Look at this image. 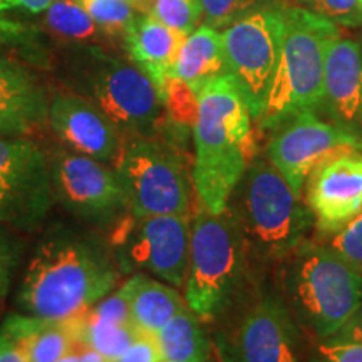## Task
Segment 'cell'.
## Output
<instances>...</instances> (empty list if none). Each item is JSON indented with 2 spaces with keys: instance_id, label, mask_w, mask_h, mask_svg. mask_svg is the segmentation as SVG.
<instances>
[{
  "instance_id": "cell-14",
  "label": "cell",
  "mask_w": 362,
  "mask_h": 362,
  "mask_svg": "<svg viewBox=\"0 0 362 362\" xmlns=\"http://www.w3.org/2000/svg\"><path fill=\"white\" fill-rule=\"evenodd\" d=\"M52 188L78 215L88 218H111L126 206L116 171L107 170L94 158L64 153L51 168Z\"/></svg>"
},
{
  "instance_id": "cell-25",
  "label": "cell",
  "mask_w": 362,
  "mask_h": 362,
  "mask_svg": "<svg viewBox=\"0 0 362 362\" xmlns=\"http://www.w3.org/2000/svg\"><path fill=\"white\" fill-rule=\"evenodd\" d=\"M45 24L59 37L69 40H88L96 35V22L78 2L54 0L45 8Z\"/></svg>"
},
{
  "instance_id": "cell-7",
  "label": "cell",
  "mask_w": 362,
  "mask_h": 362,
  "mask_svg": "<svg viewBox=\"0 0 362 362\" xmlns=\"http://www.w3.org/2000/svg\"><path fill=\"white\" fill-rule=\"evenodd\" d=\"M116 176L126 206L136 220L158 215L188 218L192 183L185 165L171 149L148 139H133L121 148Z\"/></svg>"
},
{
  "instance_id": "cell-1",
  "label": "cell",
  "mask_w": 362,
  "mask_h": 362,
  "mask_svg": "<svg viewBox=\"0 0 362 362\" xmlns=\"http://www.w3.org/2000/svg\"><path fill=\"white\" fill-rule=\"evenodd\" d=\"M197 94L192 181L203 210L220 215L253 160V117L242 89L230 74L203 84Z\"/></svg>"
},
{
  "instance_id": "cell-8",
  "label": "cell",
  "mask_w": 362,
  "mask_h": 362,
  "mask_svg": "<svg viewBox=\"0 0 362 362\" xmlns=\"http://www.w3.org/2000/svg\"><path fill=\"white\" fill-rule=\"evenodd\" d=\"M282 8H259L221 33L230 76L259 119L282 47Z\"/></svg>"
},
{
  "instance_id": "cell-3",
  "label": "cell",
  "mask_w": 362,
  "mask_h": 362,
  "mask_svg": "<svg viewBox=\"0 0 362 362\" xmlns=\"http://www.w3.org/2000/svg\"><path fill=\"white\" fill-rule=\"evenodd\" d=\"M228 205L245 250L267 262L292 255L314 218L279 170L262 160H252Z\"/></svg>"
},
{
  "instance_id": "cell-24",
  "label": "cell",
  "mask_w": 362,
  "mask_h": 362,
  "mask_svg": "<svg viewBox=\"0 0 362 362\" xmlns=\"http://www.w3.org/2000/svg\"><path fill=\"white\" fill-rule=\"evenodd\" d=\"M161 362H210L211 346L202 320L188 307L156 334Z\"/></svg>"
},
{
  "instance_id": "cell-41",
  "label": "cell",
  "mask_w": 362,
  "mask_h": 362,
  "mask_svg": "<svg viewBox=\"0 0 362 362\" xmlns=\"http://www.w3.org/2000/svg\"><path fill=\"white\" fill-rule=\"evenodd\" d=\"M359 4H361V8H362V0H359Z\"/></svg>"
},
{
  "instance_id": "cell-2",
  "label": "cell",
  "mask_w": 362,
  "mask_h": 362,
  "mask_svg": "<svg viewBox=\"0 0 362 362\" xmlns=\"http://www.w3.org/2000/svg\"><path fill=\"white\" fill-rule=\"evenodd\" d=\"M116 272L101 248L74 237L44 242L33 257L19 293L22 309L42 319H67L103 300Z\"/></svg>"
},
{
  "instance_id": "cell-36",
  "label": "cell",
  "mask_w": 362,
  "mask_h": 362,
  "mask_svg": "<svg viewBox=\"0 0 362 362\" xmlns=\"http://www.w3.org/2000/svg\"><path fill=\"white\" fill-rule=\"evenodd\" d=\"M0 362H29L24 344L4 330H0Z\"/></svg>"
},
{
  "instance_id": "cell-9",
  "label": "cell",
  "mask_w": 362,
  "mask_h": 362,
  "mask_svg": "<svg viewBox=\"0 0 362 362\" xmlns=\"http://www.w3.org/2000/svg\"><path fill=\"white\" fill-rule=\"evenodd\" d=\"M275 129L269 144L270 163L300 197L307 178L320 163L341 153H362V143L356 136L319 119L314 111L288 117Z\"/></svg>"
},
{
  "instance_id": "cell-16",
  "label": "cell",
  "mask_w": 362,
  "mask_h": 362,
  "mask_svg": "<svg viewBox=\"0 0 362 362\" xmlns=\"http://www.w3.org/2000/svg\"><path fill=\"white\" fill-rule=\"evenodd\" d=\"M324 107L332 124L362 143V51L351 39L332 40L325 54Z\"/></svg>"
},
{
  "instance_id": "cell-28",
  "label": "cell",
  "mask_w": 362,
  "mask_h": 362,
  "mask_svg": "<svg viewBox=\"0 0 362 362\" xmlns=\"http://www.w3.org/2000/svg\"><path fill=\"white\" fill-rule=\"evenodd\" d=\"M149 13L183 35L192 34L202 22L198 0H153Z\"/></svg>"
},
{
  "instance_id": "cell-30",
  "label": "cell",
  "mask_w": 362,
  "mask_h": 362,
  "mask_svg": "<svg viewBox=\"0 0 362 362\" xmlns=\"http://www.w3.org/2000/svg\"><path fill=\"white\" fill-rule=\"evenodd\" d=\"M325 247L344 264L362 275V214L334 233Z\"/></svg>"
},
{
  "instance_id": "cell-32",
  "label": "cell",
  "mask_w": 362,
  "mask_h": 362,
  "mask_svg": "<svg viewBox=\"0 0 362 362\" xmlns=\"http://www.w3.org/2000/svg\"><path fill=\"white\" fill-rule=\"evenodd\" d=\"M111 362H161L156 334L141 332L123 354Z\"/></svg>"
},
{
  "instance_id": "cell-40",
  "label": "cell",
  "mask_w": 362,
  "mask_h": 362,
  "mask_svg": "<svg viewBox=\"0 0 362 362\" xmlns=\"http://www.w3.org/2000/svg\"><path fill=\"white\" fill-rule=\"evenodd\" d=\"M69 2H78V4H79V2H81V0H69Z\"/></svg>"
},
{
  "instance_id": "cell-33",
  "label": "cell",
  "mask_w": 362,
  "mask_h": 362,
  "mask_svg": "<svg viewBox=\"0 0 362 362\" xmlns=\"http://www.w3.org/2000/svg\"><path fill=\"white\" fill-rule=\"evenodd\" d=\"M315 362H362V344L324 341L317 349Z\"/></svg>"
},
{
  "instance_id": "cell-22",
  "label": "cell",
  "mask_w": 362,
  "mask_h": 362,
  "mask_svg": "<svg viewBox=\"0 0 362 362\" xmlns=\"http://www.w3.org/2000/svg\"><path fill=\"white\" fill-rule=\"evenodd\" d=\"M0 330L24 344L29 362H57L78 342L72 334L69 317L42 319L35 315H12Z\"/></svg>"
},
{
  "instance_id": "cell-17",
  "label": "cell",
  "mask_w": 362,
  "mask_h": 362,
  "mask_svg": "<svg viewBox=\"0 0 362 362\" xmlns=\"http://www.w3.org/2000/svg\"><path fill=\"white\" fill-rule=\"evenodd\" d=\"M47 117L59 138L81 155L116 163L123 148L119 129L96 104L76 96H59L49 106Z\"/></svg>"
},
{
  "instance_id": "cell-21",
  "label": "cell",
  "mask_w": 362,
  "mask_h": 362,
  "mask_svg": "<svg viewBox=\"0 0 362 362\" xmlns=\"http://www.w3.org/2000/svg\"><path fill=\"white\" fill-rule=\"evenodd\" d=\"M128 302L131 319L143 332L158 334L187 304L173 287L146 275H134L121 287Z\"/></svg>"
},
{
  "instance_id": "cell-4",
  "label": "cell",
  "mask_w": 362,
  "mask_h": 362,
  "mask_svg": "<svg viewBox=\"0 0 362 362\" xmlns=\"http://www.w3.org/2000/svg\"><path fill=\"white\" fill-rule=\"evenodd\" d=\"M282 47L259 117L262 128H275L288 117L320 106L325 54L339 37L334 22L307 8L282 7Z\"/></svg>"
},
{
  "instance_id": "cell-29",
  "label": "cell",
  "mask_w": 362,
  "mask_h": 362,
  "mask_svg": "<svg viewBox=\"0 0 362 362\" xmlns=\"http://www.w3.org/2000/svg\"><path fill=\"white\" fill-rule=\"evenodd\" d=\"M203 24L208 27H228L248 13L259 11L262 0H198Z\"/></svg>"
},
{
  "instance_id": "cell-5",
  "label": "cell",
  "mask_w": 362,
  "mask_h": 362,
  "mask_svg": "<svg viewBox=\"0 0 362 362\" xmlns=\"http://www.w3.org/2000/svg\"><path fill=\"white\" fill-rule=\"evenodd\" d=\"M285 288L300 319L322 341L362 305V275L327 247H298L287 267Z\"/></svg>"
},
{
  "instance_id": "cell-12",
  "label": "cell",
  "mask_w": 362,
  "mask_h": 362,
  "mask_svg": "<svg viewBox=\"0 0 362 362\" xmlns=\"http://www.w3.org/2000/svg\"><path fill=\"white\" fill-rule=\"evenodd\" d=\"M307 205L319 233L334 235L362 214V153L330 156L309 175Z\"/></svg>"
},
{
  "instance_id": "cell-39",
  "label": "cell",
  "mask_w": 362,
  "mask_h": 362,
  "mask_svg": "<svg viewBox=\"0 0 362 362\" xmlns=\"http://www.w3.org/2000/svg\"><path fill=\"white\" fill-rule=\"evenodd\" d=\"M134 2H136V6L139 7V11H141V12L151 11L153 0H134Z\"/></svg>"
},
{
  "instance_id": "cell-10",
  "label": "cell",
  "mask_w": 362,
  "mask_h": 362,
  "mask_svg": "<svg viewBox=\"0 0 362 362\" xmlns=\"http://www.w3.org/2000/svg\"><path fill=\"white\" fill-rule=\"evenodd\" d=\"M52 205V175L44 153L24 139H0V223L33 228Z\"/></svg>"
},
{
  "instance_id": "cell-38",
  "label": "cell",
  "mask_w": 362,
  "mask_h": 362,
  "mask_svg": "<svg viewBox=\"0 0 362 362\" xmlns=\"http://www.w3.org/2000/svg\"><path fill=\"white\" fill-rule=\"evenodd\" d=\"M57 362H107L98 351L90 349L86 344L76 342L72 349Z\"/></svg>"
},
{
  "instance_id": "cell-37",
  "label": "cell",
  "mask_w": 362,
  "mask_h": 362,
  "mask_svg": "<svg viewBox=\"0 0 362 362\" xmlns=\"http://www.w3.org/2000/svg\"><path fill=\"white\" fill-rule=\"evenodd\" d=\"M54 0H0V13L11 11H25L39 13L47 8Z\"/></svg>"
},
{
  "instance_id": "cell-34",
  "label": "cell",
  "mask_w": 362,
  "mask_h": 362,
  "mask_svg": "<svg viewBox=\"0 0 362 362\" xmlns=\"http://www.w3.org/2000/svg\"><path fill=\"white\" fill-rule=\"evenodd\" d=\"M16 265V252L7 235L0 232V296L7 292L11 275Z\"/></svg>"
},
{
  "instance_id": "cell-6",
  "label": "cell",
  "mask_w": 362,
  "mask_h": 362,
  "mask_svg": "<svg viewBox=\"0 0 362 362\" xmlns=\"http://www.w3.org/2000/svg\"><path fill=\"white\" fill-rule=\"evenodd\" d=\"M245 245L226 210L211 215L202 208L193 221L187 274V304L203 322L215 320L237 292Z\"/></svg>"
},
{
  "instance_id": "cell-13",
  "label": "cell",
  "mask_w": 362,
  "mask_h": 362,
  "mask_svg": "<svg viewBox=\"0 0 362 362\" xmlns=\"http://www.w3.org/2000/svg\"><path fill=\"white\" fill-rule=\"evenodd\" d=\"M221 362H300L296 327L279 302L262 300L220 342Z\"/></svg>"
},
{
  "instance_id": "cell-31",
  "label": "cell",
  "mask_w": 362,
  "mask_h": 362,
  "mask_svg": "<svg viewBox=\"0 0 362 362\" xmlns=\"http://www.w3.org/2000/svg\"><path fill=\"white\" fill-rule=\"evenodd\" d=\"M310 12L334 24H362L359 0H302Z\"/></svg>"
},
{
  "instance_id": "cell-26",
  "label": "cell",
  "mask_w": 362,
  "mask_h": 362,
  "mask_svg": "<svg viewBox=\"0 0 362 362\" xmlns=\"http://www.w3.org/2000/svg\"><path fill=\"white\" fill-rule=\"evenodd\" d=\"M81 4L96 25L110 35H124L141 12L134 0H81Z\"/></svg>"
},
{
  "instance_id": "cell-23",
  "label": "cell",
  "mask_w": 362,
  "mask_h": 362,
  "mask_svg": "<svg viewBox=\"0 0 362 362\" xmlns=\"http://www.w3.org/2000/svg\"><path fill=\"white\" fill-rule=\"evenodd\" d=\"M69 322L76 341L98 351L107 362L123 354L143 332L133 320L106 319L90 309L69 317Z\"/></svg>"
},
{
  "instance_id": "cell-18",
  "label": "cell",
  "mask_w": 362,
  "mask_h": 362,
  "mask_svg": "<svg viewBox=\"0 0 362 362\" xmlns=\"http://www.w3.org/2000/svg\"><path fill=\"white\" fill-rule=\"evenodd\" d=\"M40 84L21 66L0 57V136L29 134L47 119Z\"/></svg>"
},
{
  "instance_id": "cell-11",
  "label": "cell",
  "mask_w": 362,
  "mask_h": 362,
  "mask_svg": "<svg viewBox=\"0 0 362 362\" xmlns=\"http://www.w3.org/2000/svg\"><path fill=\"white\" fill-rule=\"evenodd\" d=\"M96 106L117 129L146 134L161 119L165 104L153 79L136 64L106 61L93 84Z\"/></svg>"
},
{
  "instance_id": "cell-35",
  "label": "cell",
  "mask_w": 362,
  "mask_h": 362,
  "mask_svg": "<svg viewBox=\"0 0 362 362\" xmlns=\"http://www.w3.org/2000/svg\"><path fill=\"white\" fill-rule=\"evenodd\" d=\"M327 342L362 344V305L351 315V319L332 337L327 339Z\"/></svg>"
},
{
  "instance_id": "cell-27",
  "label": "cell",
  "mask_w": 362,
  "mask_h": 362,
  "mask_svg": "<svg viewBox=\"0 0 362 362\" xmlns=\"http://www.w3.org/2000/svg\"><path fill=\"white\" fill-rule=\"evenodd\" d=\"M165 111L176 126L193 128L198 117V94L185 81L170 78L161 90Z\"/></svg>"
},
{
  "instance_id": "cell-20",
  "label": "cell",
  "mask_w": 362,
  "mask_h": 362,
  "mask_svg": "<svg viewBox=\"0 0 362 362\" xmlns=\"http://www.w3.org/2000/svg\"><path fill=\"white\" fill-rule=\"evenodd\" d=\"M226 74L230 71L218 30L203 24L185 37L175 59L171 78L185 81L197 93L203 84Z\"/></svg>"
},
{
  "instance_id": "cell-15",
  "label": "cell",
  "mask_w": 362,
  "mask_h": 362,
  "mask_svg": "<svg viewBox=\"0 0 362 362\" xmlns=\"http://www.w3.org/2000/svg\"><path fill=\"white\" fill-rule=\"evenodd\" d=\"M189 242L192 228L185 216L158 215L139 218L131 257L153 275L180 287L188 274Z\"/></svg>"
},
{
  "instance_id": "cell-19",
  "label": "cell",
  "mask_w": 362,
  "mask_h": 362,
  "mask_svg": "<svg viewBox=\"0 0 362 362\" xmlns=\"http://www.w3.org/2000/svg\"><path fill=\"white\" fill-rule=\"evenodd\" d=\"M185 37L187 35L170 29L149 12L139 13L126 30L124 42L129 57L153 79L160 94L171 78V69Z\"/></svg>"
}]
</instances>
